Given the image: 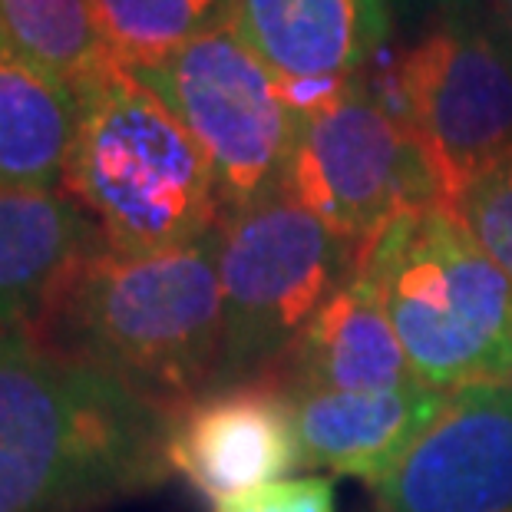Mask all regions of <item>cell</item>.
Instances as JSON below:
<instances>
[{
  "mask_svg": "<svg viewBox=\"0 0 512 512\" xmlns=\"http://www.w3.org/2000/svg\"><path fill=\"white\" fill-rule=\"evenodd\" d=\"M228 27L278 80L361 76L390 43V0H235Z\"/></svg>",
  "mask_w": 512,
  "mask_h": 512,
  "instance_id": "7c38bea8",
  "label": "cell"
},
{
  "mask_svg": "<svg viewBox=\"0 0 512 512\" xmlns=\"http://www.w3.org/2000/svg\"><path fill=\"white\" fill-rule=\"evenodd\" d=\"M446 4H456V0H446Z\"/></svg>",
  "mask_w": 512,
  "mask_h": 512,
  "instance_id": "44dd1931",
  "label": "cell"
},
{
  "mask_svg": "<svg viewBox=\"0 0 512 512\" xmlns=\"http://www.w3.org/2000/svg\"><path fill=\"white\" fill-rule=\"evenodd\" d=\"M103 245L67 192L0 189V337H27L63 275Z\"/></svg>",
  "mask_w": 512,
  "mask_h": 512,
  "instance_id": "5bb4252c",
  "label": "cell"
},
{
  "mask_svg": "<svg viewBox=\"0 0 512 512\" xmlns=\"http://www.w3.org/2000/svg\"><path fill=\"white\" fill-rule=\"evenodd\" d=\"M410 129L437 169L443 199L512 156V43L470 20H443L403 53Z\"/></svg>",
  "mask_w": 512,
  "mask_h": 512,
  "instance_id": "ba28073f",
  "label": "cell"
},
{
  "mask_svg": "<svg viewBox=\"0 0 512 512\" xmlns=\"http://www.w3.org/2000/svg\"><path fill=\"white\" fill-rule=\"evenodd\" d=\"M225 314L222 384L265 377L324 301L357 271L364 245L337 235L291 192L225 215L215 235Z\"/></svg>",
  "mask_w": 512,
  "mask_h": 512,
  "instance_id": "5b68a950",
  "label": "cell"
},
{
  "mask_svg": "<svg viewBox=\"0 0 512 512\" xmlns=\"http://www.w3.org/2000/svg\"><path fill=\"white\" fill-rule=\"evenodd\" d=\"M126 70L202 146L225 215L285 192L301 119L278 96L275 73L232 27Z\"/></svg>",
  "mask_w": 512,
  "mask_h": 512,
  "instance_id": "8992f818",
  "label": "cell"
},
{
  "mask_svg": "<svg viewBox=\"0 0 512 512\" xmlns=\"http://www.w3.org/2000/svg\"><path fill=\"white\" fill-rule=\"evenodd\" d=\"M215 512H334V486L324 476L278 479L252 493L225 499Z\"/></svg>",
  "mask_w": 512,
  "mask_h": 512,
  "instance_id": "d6986e66",
  "label": "cell"
},
{
  "mask_svg": "<svg viewBox=\"0 0 512 512\" xmlns=\"http://www.w3.org/2000/svg\"><path fill=\"white\" fill-rule=\"evenodd\" d=\"M374 496L377 512H512V384L453 390Z\"/></svg>",
  "mask_w": 512,
  "mask_h": 512,
  "instance_id": "30bf717a",
  "label": "cell"
},
{
  "mask_svg": "<svg viewBox=\"0 0 512 512\" xmlns=\"http://www.w3.org/2000/svg\"><path fill=\"white\" fill-rule=\"evenodd\" d=\"M215 235L176 252L119 255L103 245L83 255L27 341L123 380L166 413L185 407L219 387L225 364Z\"/></svg>",
  "mask_w": 512,
  "mask_h": 512,
  "instance_id": "7a4b0ae2",
  "label": "cell"
},
{
  "mask_svg": "<svg viewBox=\"0 0 512 512\" xmlns=\"http://www.w3.org/2000/svg\"><path fill=\"white\" fill-rule=\"evenodd\" d=\"M456 212L512 285V156L466 185L456 199Z\"/></svg>",
  "mask_w": 512,
  "mask_h": 512,
  "instance_id": "ac0fdd59",
  "label": "cell"
},
{
  "mask_svg": "<svg viewBox=\"0 0 512 512\" xmlns=\"http://www.w3.org/2000/svg\"><path fill=\"white\" fill-rule=\"evenodd\" d=\"M166 456L215 506L304 470L294 403L265 377L212 387L172 410Z\"/></svg>",
  "mask_w": 512,
  "mask_h": 512,
  "instance_id": "9c48e42d",
  "label": "cell"
},
{
  "mask_svg": "<svg viewBox=\"0 0 512 512\" xmlns=\"http://www.w3.org/2000/svg\"><path fill=\"white\" fill-rule=\"evenodd\" d=\"M93 7L116 60L139 67L225 27L235 0H93Z\"/></svg>",
  "mask_w": 512,
  "mask_h": 512,
  "instance_id": "e0dca14e",
  "label": "cell"
},
{
  "mask_svg": "<svg viewBox=\"0 0 512 512\" xmlns=\"http://www.w3.org/2000/svg\"><path fill=\"white\" fill-rule=\"evenodd\" d=\"M357 271L423 387L453 394L512 380V285L456 205L397 215L364 245Z\"/></svg>",
  "mask_w": 512,
  "mask_h": 512,
  "instance_id": "277c9868",
  "label": "cell"
},
{
  "mask_svg": "<svg viewBox=\"0 0 512 512\" xmlns=\"http://www.w3.org/2000/svg\"><path fill=\"white\" fill-rule=\"evenodd\" d=\"M285 192L357 245L403 212L446 202L423 143L370 100L361 76L334 110L301 123Z\"/></svg>",
  "mask_w": 512,
  "mask_h": 512,
  "instance_id": "52a82bcc",
  "label": "cell"
},
{
  "mask_svg": "<svg viewBox=\"0 0 512 512\" xmlns=\"http://www.w3.org/2000/svg\"><path fill=\"white\" fill-rule=\"evenodd\" d=\"M450 394L423 384L291 400L304 470L357 476L374 489L400 466Z\"/></svg>",
  "mask_w": 512,
  "mask_h": 512,
  "instance_id": "4fadbf2b",
  "label": "cell"
},
{
  "mask_svg": "<svg viewBox=\"0 0 512 512\" xmlns=\"http://www.w3.org/2000/svg\"><path fill=\"white\" fill-rule=\"evenodd\" d=\"M76 123L73 90L0 50V189H60Z\"/></svg>",
  "mask_w": 512,
  "mask_h": 512,
  "instance_id": "9a60e30c",
  "label": "cell"
},
{
  "mask_svg": "<svg viewBox=\"0 0 512 512\" xmlns=\"http://www.w3.org/2000/svg\"><path fill=\"white\" fill-rule=\"evenodd\" d=\"M496 10H499V17H503L506 40L512 43V0H496Z\"/></svg>",
  "mask_w": 512,
  "mask_h": 512,
  "instance_id": "ffe728a7",
  "label": "cell"
},
{
  "mask_svg": "<svg viewBox=\"0 0 512 512\" xmlns=\"http://www.w3.org/2000/svg\"><path fill=\"white\" fill-rule=\"evenodd\" d=\"M76 100L80 123L63 192L110 252H176L219 232L225 209L202 146L126 67H113Z\"/></svg>",
  "mask_w": 512,
  "mask_h": 512,
  "instance_id": "3957f363",
  "label": "cell"
},
{
  "mask_svg": "<svg viewBox=\"0 0 512 512\" xmlns=\"http://www.w3.org/2000/svg\"><path fill=\"white\" fill-rule=\"evenodd\" d=\"M169 413L90 364L0 337V512H100L172 473Z\"/></svg>",
  "mask_w": 512,
  "mask_h": 512,
  "instance_id": "6da1fadb",
  "label": "cell"
},
{
  "mask_svg": "<svg viewBox=\"0 0 512 512\" xmlns=\"http://www.w3.org/2000/svg\"><path fill=\"white\" fill-rule=\"evenodd\" d=\"M0 50L76 96L113 67H123L93 0H0Z\"/></svg>",
  "mask_w": 512,
  "mask_h": 512,
  "instance_id": "2e32d148",
  "label": "cell"
},
{
  "mask_svg": "<svg viewBox=\"0 0 512 512\" xmlns=\"http://www.w3.org/2000/svg\"><path fill=\"white\" fill-rule=\"evenodd\" d=\"M291 400L308 394H370L420 384L384 304L354 271L304 324L265 374Z\"/></svg>",
  "mask_w": 512,
  "mask_h": 512,
  "instance_id": "8fae6325",
  "label": "cell"
}]
</instances>
